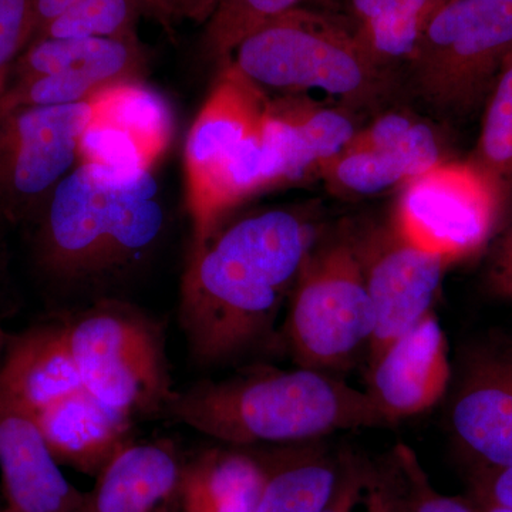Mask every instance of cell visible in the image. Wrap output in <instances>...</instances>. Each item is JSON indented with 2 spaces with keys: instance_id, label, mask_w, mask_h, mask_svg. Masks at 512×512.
Instances as JSON below:
<instances>
[{
  "instance_id": "41",
  "label": "cell",
  "mask_w": 512,
  "mask_h": 512,
  "mask_svg": "<svg viewBox=\"0 0 512 512\" xmlns=\"http://www.w3.org/2000/svg\"><path fill=\"white\" fill-rule=\"evenodd\" d=\"M0 507H2V505H0Z\"/></svg>"
},
{
  "instance_id": "10",
  "label": "cell",
  "mask_w": 512,
  "mask_h": 512,
  "mask_svg": "<svg viewBox=\"0 0 512 512\" xmlns=\"http://www.w3.org/2000/svg\"><path fill=\"white\" fill-rule=\"evenodd\" d=\"M447 161L439 134L410 111L389 110L360 127L345 150L320 174L342 198L379 195L403 187L417 175Z\"/></svg>"
},
{
  "instance_id": "4",
  "label": "cell",
  "mask_w": 512,
  "mask_h": 512,
  "mask_svg": "<svg viewBox=\"0 0 512 512\" xmlns=\"http://www.w3.org/2000/svg\"><path fill=\"white\" fill-rule=\"evenodd\" d=\"M228 62L269 96H308L316 90L356 114L379 107L400 82L338 22L306 5L255 30Z\"/></svg>"
},
{
  "instance_id": "28",
  "label": "cell",
  "mask_w": 512,
  "mask_h": 512,
  "mask_svg": "<svg viewBox=\"0 0 512 512\" xmlns=\"http://www.w3.org/2000/svg\"><path fill=\"white\" fill-rule=\"evenodd\" d=\"M396 461L400 478L399 512H481L461 498L440 494L430 484L412 448L399 444Z\"/></svg>"
},
{
  "instance_id": "2",
  "label": "cell",
  "mask_w": 512,
  "mask_h": 512,
  "mask_svg": "<svg viewBox=\"0 0 512 512\" xmlns=\"http://www.w3.org/2000/svg\"><path fill=\"white\" fill-rule=\"evenodd\" d=\"M165 222L153 171L77 164L29 224L33 262L60 291H103L147 261Z\"/></svg>"
},
{
  "instance_id": "29",
  "label": "cell",
  "mask_w": 512,
  "mask_h": 512,
  "mask_svg": "<svg viewBox=\"0 0 512 512\" xmlns=\"http://www.w3.org/2000/svg\"><path fill=\"white\" fill-rule=\"evenodd\" d=\"M36 0H0V90L33 36Z\"/></svg>"
},
{
  "instance_id": "16",
  "label": "cell",
  "mask_w": 512,
  "mask_h": 512,
  "mask_svg": "<svg viewBox=\"0 0 512 512\" xmlns=\"http://www.w3.org/2000/svg\"><path fill=\"white\" fill-rule=\"evenodd\" d=\"M0 474L16 512H79L83 493L69 483L29 414L0 406Z\"/></svg>"
},
{
  "instance_id": "22",
  "label": "cell",
  "mask_w": 512,
  "mask_h": 512,
  "mask_svg": "<svg viewBox=\"0 0 512 512\" xmlns=\"http://www.w3.org/2000/svg\"><path fill=\"white\" fill-rule=\"evenodd\" d=\"M93 119L133 143L151 168L163 157L173 138L170 104L141 80L111 84L94 94Z\"/></svg>"
},
{
  "instance_id": "15",
  "label": "cell",
  "mask_w": 512,
  "mask_h": 512,
  "mask_svg": "<svg viewBox=\"0 0 512 512\" xmlns=\"http://www.w3.org/2000/svg\"><path fill=\"white\" fill-rule=\"evenodd\" d=\"M82 389L63 318L10 335L0 359V406L35 419L47 407Z\"/></svg>"
},
{
  "instance_id": "11",
  "label": "cell",
  "mask_w": 512,
  "mask_h": 512,
  "mask_svg": "<svg viewBox=\"0 0 512 512\" xmlns=\"http://www.w3.org/2000/svg\"><path fill=\"white\" fill-rule=\"evenodd\" d=\"M375 309L370 366L427 313L433 311L447 262L404 241L392 227L352 235Z\"/></svg>"
},
{
  "instance_id": "19",
  "label": "cell",
  "mask_w": 512,
  "mask_h": 512,
  "mask_svg": "<svg viewBox=\"0 0 512 512\" xmlns=\"http://www.w3.org/2000/svg\"><path fill=\"white\" fill-rule=\"evenodd\" d=\"M35 420L60 466L94 478L134 441V420L86 389L47 407Z\"/></svg>"
},
{
  "instance_id": "14",
  "label": "cell",
  "mask_w": 512,
  "mask_h": 512,
  "mask_svg": "<svg viewBox=\"0 0 512 512\" xmlns=\"http://www.w3.org/2000/svg\"><path fill=\"white\" fill-rule=\"evenodd\" d=\"M451 424L464 447L488 466H512V349L471 353Z\"/></svg>"
},
{
  "instance_id": "35",
  "label": "cell",
  "mask_w": 512,
  "mask_h": 512,
  "mask_svg": "<svg viewBox=\"0 0 512 512\" xmlns=\"http://www.w3.org/2000/svg\"><path fill=\"white\" fill-rule=\"evenodd\" d=\"M365 512H399L397 494L386 485H369Z\"/></svg>"
},
{
  "instance_id": "27",
  "label": "cell",
  "mask_w": 512,
  "mask_h": 512,
  "mask_svg": "<svg viewBox=\"0 0 512 512\" xmlns=\"http://www.w3.org/2000/svg\"><path fill=\"white\" fill-rule=\"evenodd\" d=\"M141 13L144 12L140 0H82L53 20L32 42L45 37L137 39L136 26Z\"/></svg>"
},
{
  "instance_id": "1",
  "label": "cell",
  "mask_w": 512,
  "mask_h": 512,
  "mask_svg": "<svg viewBox=\"0 0 512 512\" xmlns=\"http://www.w3.org/2000/svg\"><path fill=\"white\" fill-rule=\"evenodd\" d=\"M315 225L296 208H272L222 221L191 244L180 285L178 320L195 365L237 362L274 340Z\"/></svg>"
},
{
  "instance_id": "18",
  "label": "cell",
  "mask_w": 512,
  "mask_h": 512,
  "mask_svg": "<svg viewBox=\"0 0 512 512\" xmlns=\"http://www.w3.org/2000/svg\"><path fill=\"white\" fill-rule=\"evenodd\" d=\"M356 117L308 96H271L268 124L284 157V187L319 180L359 130Z\"/></svg>"
},
{
  "instance_id": "7",
  "label": "cell",
  "mask_w": 512,
  "mask_h": 512,
  "mask_svg": "<svg viewBox=\"0 0 512 512\" xmlns=\"http://www.w3.org/2000/svg\"><path fill=\"white\" fill-rule=\"evenodd\" d=\"M286 342L299 367L342 369L375 330V309L352 234L318 244L289 298Z\"/></svg>"
},
{
  "instance_id": "31",
  "label": "cell",
  "mask_w": 512,
  "mask_h": 512,
  "mask_svg": "<svg viewBox=\"0 0 512 512\" xmlns=\"http://www.w3.org/2000/svg\"><path fill=\"white\" fill-rule=\"evenodd\" d=\"M488 279L497 295L512 299V227L494 249Z\"/></svg>"
},
{
  "instance_id": "24",
  "label": "cell",
  "mask_w": 512,
  "mask_h": 512,
  "mask_svg": "<svg viewBox=\"0 0 512 512\" xmlns=\"http://www.w3.org/2000/svg\"><path fill=\"white\" fill-rule=\"evenodd\" d=\"M266 468L254 512H322L340 477L328 458L301 451L261 454Z\"/></svg>"
},
{
  "instance_id": "36",
  "label": "cell",
  "mask_w": 512,
  "mask_h": 512,
  "mask_svg": "<svg viewBox=\"0 0 512 512\" xmlns=\"http://www.w3.org/2000/svg\"><path fill=\"white\" fill-rule=\"evenodd\" d=\"M140 3L146 15L156 20L168 35H173V25L177 20L174 15L173 0H140Z\"/></svg>"
},
{
  "instance_id": "34",
  "label": "cell",
  "mask_w": 512,
  "mask_h": 512,
  "mask_svg": "<svg viewBox=\"0 0 512 512\" xmlns=\"http://www.w3.org/2000/svg\"><path fill=\"white\" fill-rule=\"evenodd\" d=\"M218 0H173L175 19H188L195 23H207Z\"/></svg>"
},
{
  "instance_id": "20",
  "label": "cell",
  "mask_w": 512,
  "mask_h": 512,
  "mask_svg": "<svg viewBox=\"0 0 512 512\" xmlns=\"http://www.w3.org/2000/svg\"><path fill=\"white\" fill-rule=\"evenodd\" d=\"M144 69L146 56L138 39L45 37L26 46L10 66L5 83L36 76L73 74L111 86L141 80Z\"/></svg>"
},
{
  "instance_id": "8",
  "label": "cell",
  "mask_w": 512,
  "mask_h": 512,
  "mask_svg": "<svg viewBox=\"0 0 512 512\" xmlns=\"http://www.w3.org/2000/svg\"><path fill=\"white\" fill-rule=\"evenodd\" d=\"M94 113L82 103L0 110V220L29 225L56 185L79 163Z\"/></svg>"
},
{
  "instance_id": "33",
  "label": "cell",
  "mask_w": 512,
  "mask_h": 512,
  "mask_svg": "<svg viewBox=\"0 0 512 512\" xmlns=\"http://www.w3.org/2000/svg\"><path fill=\"white\" fill-rule=\"evenodd\" d=\"M82 0H36L35 26H33L32 40L35 39L53 20L62 16ZM30 40V42H32Z\"/></svg>"
},
{
  "instance_id": "37",
  "label": "cell",
  "mask_w": 512,
  "mask_h": 512,
  "mask_svg": "<svg viewBox=\"0 0 512 512\" xmlns=\"http://www.w3.org/2000/svg\"><path fill=\"white\" fill-rule=\"evenodd\" d=\"M259 495H249V497L235 498V500L221 501L204 505V507L191 508L181 512H254Z\"/></svg>"
},
{
  "instance_id": "13",
  "label": "cell",
  "mask_w": 512,
  "mask_h": 512,
  "mask_svg": "<svg viewBox=\"0 0 512 512\" xmlns=\"http://www.w3.org/2000/svg\"><path fill=\"white\" fill-rule=\"evenodd\" d=\"M370 369L369 394L392 423L437 404L451 373L446 335L434 312L394 340Z\"/></svg>"
},
{
  "instance_id": "23",
  "label": "cell",
  "mask_w": 512,
  "mask_h": 512,
  "mask_svg": "<svg viewBox=\"0 0 512 512\" xmlns=\"http://www.w3.org/2000/svg\"><path fill=\"white\" fill-rule=\"evenodd\" d=\"M265 478L261 454L229 444L201 448L183 456L181 511L259 495Z\"/></svg>"
},
{
  "instance_id": "32",
  "label": "cell",
  "mask_w": 512,
  "mask_h": 512,
  "mask_svg": "<svg viewBox=\"0 0 512 512\" xmlns=\"http://www.w3.org/2000/svg\"><path fill=\"white\" fill-rule=\"evenodd\" d=\"M363 487L365 483L356 471H350L345 477H340L335 495L322 512H355Z\"/></svg>"
},
{
  "instance_id": "9",
  "label": "cell",
  "mask_w": 512,
  "mask_h": 512,
  "mask_svg": "<svg viewBox=\"0 0 512 512\" xmlns=\"http://www.w3.org/2000/svg\"><path fill=\"white\" fill-rule=\"evenodd\" d=\"M504 204L468 161H444L400 191L392 228L448 265L476 254L493 235Z\"/></svg>"
},
{
  "instance_id": "12",
  "label": "cell",
  "mask_w": 512,
  "mask_h": 512,
  "mask_svg": "<svg viewBox=\"0 0 512 512\" xmlns=\"http://www.w3.org/2000/svg\"><path fill=\"white\" fill-rule=\"evenodd\" d=\"M220 73L195 117L184 148L185 201L207 188L264 127L271 96L231 62Z\"/></svg>"
},
{
  "instance_id": "21",
  "label": "cell",
  "mask_w": 512,
  "mask_h": 512,
  "mask_svg": "<svg viewBox=\"0 0 512 512\" xmlns=\"http://www.w3.org/2000/svg\"><path fill=\"white\" fill-rule=\"evenodd\" d=\"M338 22L367 56L402 77L431 0H308Z\"/></svg>"
},
{
  "instance_id": "39",
  "label": "cell",
  "mask_w": 512,
  "mask_h": 512,
  "mask_svg": "<svg viewBox=\"0 0 512 512\" xmlns=\"http://www.w3.org/2000/svg\"><path fill=\"white\" fill-rule=\"evenodd\" d=\"M481 504V512H512V510H507V508L497 507V505L480 503Z\"/></svg>"
},
{
  "instance_id": "3",
  "label": "cell",
  "mask_w": 512,
  "mask_h": 512,
  "mask_svg": "<svg viewBox=\"0 0 512 512\" xmlns=\"http://www.w3.org/2000/svg\"><path fill=\"white\" fill-rule=\"evenodd\" d=\"M164 416L238 447L301 443L335 431L392 424L369 392L305 367L200 380L175 390Z\"/></svg>"
},
{
  "instance_id": "26",
  "label": "cell",
  "mask_w": 512,
  "mask_h": 512,
  "mask_svg": "<svg viewBox=\"0 0 512 512\" xmlns=\"http://www.w3.org/2000/svg\"><path fill=\"white\" fill-rule=\"evenodd\" d=\"M306 2L308 0H218L202 36L205 59L221 66L255 30Z\"/></svg>"
},
{
  "instance_id": "30",
  "label": "cell",
  "mask_w": 512,
  "mask_h": 512,
  "mask_svg": "<svg viewBox=\"0 0 512 512\" xmlns=\"http://www.w3.org/2000/svg\"><path fill=\"white\" fill-rule=\"evenodd\" d=\"M477 493L480 503L512 510V466L490 467L478 478Z\"/></svg>"
},
{
  "instance_id": "40",
  "label": "cell",
  "mask_w": 512,
  "mask_h": 512,
  "mask_svg": "<svg viewBox=\"0 0 512 512\" xmlns=\"http://www.w3.org/2000/svg\"><path fill=\"white\" fill-rule=\"evenodd\" d=\"M0 512H16V511H13L12 508H9L8 505H6V507H0Z\"/></svg>"
},
{
  "instance_id": "17",
  "label": "cell",
  "mask_w": 512,
  "mask_h": 512,
  "mask_svg": "<svg viewBox=\"0 0 512 512\" xmlns=\"http://www.w3.org/2000/svg\"><path fill=\"white\" fill-rule=\"evenodd\" d=\"M181 467L171 441H133L83 493L79 512H181Z\"/></svg>"
},
{
  "instance_id": "6",
  "label": "cell",
  "mask_w": 512,
  "mask_h": 512,
  "mask_svg": "<svg viewBox=\"0 0 512 512\" xmlns=\"http://www.w3.org/2000/svg\"><path fill=\"white\" fill-rule=\"evenodd\" d=\"M62 318L87 392L131 420L164 416L175 389L156 318L114 296Z\"/></svg>"
},
{
  "instance_id": "38",
  "label": "cell",
  "mask_w": 512,
  "mask_h": 512,
  "mask_svg": "<svg viewBox=\"0 0 512 512\" xmlns=\"http://www.w3.org/2000/svg\"><path fill=\"white\" fill-rule=\"evenodd\" d=\"M8 225L0 220V268L3 264V255H5V228ZM10 335L3 329L2 323H0V359H2L3 352H5L6 345H8Z\"/></svg>"
},
{
  "instance_id": "25",
  "label": "cell",
  "mask_w": 512,
  "mask_h": 512,
  "mask_svg": "<svg viewBox=\"0 0 512 512\" xmlns=\"http://www.w3.org/2000/svg\"><path fill=\"white\" fill-rule=\"evenodd\" d=\"M468 163L505 204L512 194V52L485 103L480 137Z\"/></svg>"
},
{
  "instance_id": "5",
  "label": "cell",
  "mask_w": 512,
  "mask_h": 512,
  "mask_svg": "<svg viewBox=\"0 0 512 512\" xmlns=\"http://www.w3.org/2000/svg\"><path fill=\"white\" fill-rule=\"evenodd\" d=\"M511 52L512 0H431L402 77L437 119L464 123L483 113Z\"/></svg>"
}]
</instances>
